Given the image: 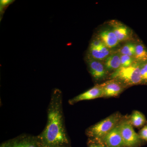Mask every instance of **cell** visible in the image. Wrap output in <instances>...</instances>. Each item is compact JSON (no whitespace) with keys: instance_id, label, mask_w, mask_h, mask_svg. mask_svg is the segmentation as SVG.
Wrapping results in <instances>:
<instances>
[{"instance_id":"obj_1","label":"cell","mask_w":147,"mask_h":147,"mask_svg":"<svg viewBox=\"0 0 147 147\" xmlns=\"http://www.w3.org/2000/svg\"><path fill=\"white\" fill-rule=\"evenodd\" d=\"M47 113L46 126L37 136L42 147L69 146V140L65 125L62 93L60 90L55 89L53 91Z\"/></svg>"},{"instance_id":"obj_2","label":"cell","mask_w":147,"mask_h":147,"mask_svg":"<svg viewBox=\"0 0 147 147\" xmlns=\"http://www.w3.org/2000/svg\"><path fill=\"white\" fill-rule=\"evenodd\" d=\"M141 63L135 61L127 67H121L109 76L110 79H116L127 87L141 84Z\"/></svg>"},{"instance_id":"obj_3","label":"cell","mask_w":147,"mask_h":147,"mask_svg":"<svg viewBox=\"0 0 147 147\" xmlns=\"http://www.w3.org/2000/svg\"><path fill=\"white\" fill-rule=\"evenodd\" d=\"M122 119L121 114L115 113L109 116L86 129V134L89 138L102 139Z\"/></svg>"},{"instance_id":"obj_4","label":"cell","mask_w":147,"mask_h":147,"mask_svg":"<svg viewBox=\"0 0 147 147\" xmlns=\"http://www.w3.org/2000/svg\"><path fill=\"white\" fill-rule=\"evenodd\" d=\"M120 125L121 134L125 147H140L146 142L134 131L129 119L122 118Z\"/></svg>"},{"instance_id":"obj_5","label":"cell","mask_w":147,"mask_h":147,"mask_svg":"<svg viewBox=\"0 0 147 147\" xmlns=\"http://www.w3.org/2000/svg\"><path fill=\"white\" fill-rule=\"evenodd\" d=\"M0 147H42L37 136L22 134L3 142Z\"/></svg>"},{"instance_id":"obj_6","label":"cell","mask_w":147,"mask_h":147,"mask_svg":"<svg viewBox=\"0 0 147 147\" xmlns=\"http://www.w3.org/2000/svg\"><path fill=\"white\" fill-rule=\"evenodd\" d=\"M111 54L110 49L96 37L91 41L87 57L101 61L105 60Z\"/></svg>"},{"instance_id":"obj_7","label":"cell","mask_w":147,"mask_h":147,"mask_svg":"<svg viewBox=\"0 0 147 147\" xmlns=\"http://www.w3.org/2000/svg\"><path fill=\"white\" fill-rule=\"evenodd\" d=\"M86 58L89 71L94 79L97 82L105 79L108 76V71L104 64L92 58L88 57Z\"/></svg>"},{"instance_id":"obj_8","label":"cell","mask_w":147,"mask_h":147,"mask_svg":"<svg viewBox=\"0 0 147 147\" xmlns=\"http://www.w3.org/2000/svg\"><path fill=\"white\" fill-rule=\"evenodd\" d=\"M102 90V97H116L123 91L126 86L116 79H110L100 84Z\"/></svg>"},{"instance_id":"obj_9","label":"cell","mask_w":147,"mask_h":147,"mask_svg":"<svg viewBox=\"0 0 147 147\" xmlns=\"http://www.w3.org/2000/svg\"><path fill=\"white\" fill-rule=\"evenodd\" d=\"M102 97V90L100 84H96L86 91L76 96L69 100L70 105H74L83 100H90Z\"/></svg>"},{"instance_id":"obj_10","label":"cell","mask_w":147,"mask_h":147,"mask_svg":"<svg viewBox=\"0 0 147 147\" xmlns=\"http://www.w3.org/2000/svg\"><path fill=\"white\" fill-rule=\"evenodd\" d=\"M120 122L102 139L108 147H125L121 134Z\"/></svg>"},{"instance_id":"obj_11","label":"cell","mask_w":147,"mask_h":147,"mask_svg":"<svg viewBox=\"0 0 147 147\" xmlns=\"http://www.w3.org/2000/svg\"><path fill=\"white\" fill-rule=\"evenodd\" d=\"M110 28L113 30L119 42L130 39L131 32L124 24L117 20H112L109 22Z\"/></svg>"},{"instance_id":"obj_12","label":"cell","mask_w":147,"mask_h":147,"mask_svg":"<svg viewBox=\"0 0 147 147\" xmlns=\"http://www.w3.org/2000/svg\"><path fill=\"white\" fill-rule=\"evenodd\" d=\"M97 37L110 49L116 47L119 42L116 34L111 28L102 30L99 32Z\"/></svg>"},{"instance_id":"obj_13","label":"cell","mask_w":147,"mask_h":147,"mask_svg":"<svg viewBox=\"0 0 147 147\" xmlns=\"http://www.w3.org/2000/svg\"><path fill=\"white\" fill-rule=\"evenodd\" d=\"M104 65L108 71H116L121 67V55L119 53H113L105 60Z\"/></svg>"},{"instance_id":"obj_14","label":"cell","mask_w":147,"mask_h":147,"mask_svg":"<svg viewBox=\"0 0 147 147\" xmlns=\"http://www.w3.org/2000/svg\"><path fill=\"white\" fill-rule=\"evenodd\" d=\"M132 126L140 128L143 127L147 123L146 119L144 114L138 110H134L129 118Z\"/></svg>"},{"instance_id":"obj_15","label":"cell","mask_w":147,"mask_h":147,"mask_svg":"<svg viewBox=\"0 0 147 147\" xmlns=\"http://www.w3.org/2000/svg\"><path fill=\"white\" fill-rule=\"evenodd\" d=\"M134 59L135 61L139 63L147 61V49L142 43L136 44Z\"/></svg>"},{"instance_id":"obj_16","label":"cell","mask_w":147,"mask_h":147,"mask_svg":"<svg viewBox=\"0 0 147 147\" xmlns=\"http://www.w3.org/2000/svg\"><path fill=\"white\" fill-rule=\"evenodd\" d=\"M136 44L131 42H128L124 45L119 50L118 53L120 55H126L134 58L135 55Z\"/></svg>"},{"instance_id":"obj_17","label":"cell","mask_w":147,"mask_h":147,"mask_svg":"<svg viewBox=\"0 0 147 147\" xmlns=\"http://www.w3.org/2000/svg\"><path fill=\"white\" fill-rule=\"evenodd\" d=\"M88 147H108L102 139L89 138Z\"/></svg>"},{"instance_id":"obj_18","label":"cell","mask_w":147,"mask_h":147,"mask_svg":"<svg viewBox=\"0 0 147 147\" xmlns=\"http://www.w3.org/2000/svg\"><path fill=\"white\" fill-rule=\"evenodd\" d=\"M135 61L134 58L126 55H121V66L127 67L131 65Z\"/></svg>"},{"instance_id":"obj_19","label":"cell","mask_w":147,"mask_h":147,"mask_svg":"<svg viewBox=\"0 0 147 147\" xmlns=\"http://www.w3.org/2000/svg\"><path fill=\"white\" fill-rule=\"evenodd\" d=\"M15 1L14 0H1L0 1V21H1L6 9Z\"/></svg>"},{"instance_id":"obj_20","label":"cell","mask_w":147,"mask_h":147,"mask_svg":"<svg viewBox=\"0 0 147 147\" xmlns=\"http://www.w3.org/2000/svg\"><path fill=\"white\" fill-rule=\"evenodd\" d=\"M141 84L147 85V61L141 63Z\"/></svg>"},{"instance_id":"obj_21","label":"cell","mask_w":147,"mask_h":147,"mask_svg":"<svg viewBox=\"0 0 147 147\" xmlns=\"http://www.w3.org/2000/svg\"><path fill=\"white\" fill-rule=\"evenodd\" d=\"M139 136L145 142H147V123L139 131Z\"/></svg>"},{"instance_id":"obj_22","label":"cell","mask_w":147,"mask_h":147,"mask_svg":"<svg viewBox=\"0 0 147 147\" xmlns=\"http://www.w3.org/2000/svg\"><path fill=\"white\" fill-rule=\"evenodd\" d=\"M70 147L69 145V146H61V147Z\"/></svg>"}]
</instances>
